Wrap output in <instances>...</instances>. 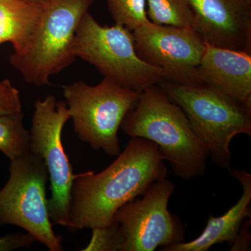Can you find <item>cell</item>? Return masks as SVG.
<instances>
[{
	"instance_id": "cell-19",
	"label": "cell",
	"mask_w": 251,
	"mask_h": 251,
	"mask_svg": "<svg viewBox=\"0 0 251 251\" xmlns=\"http://www.w3.org/2000/svg\"><path fill=\"white\" fill-rule=\"evenodd\" d=\"M22 111L19 90L9 79L0 81V115Z\"/></svg>"
},
{
	"instance_id": "cell-12",
	"label": "cell",
	"mask_w": 251,
	"mask_h": 251,
	"mask_svg": "<svg viewBox=\"0 0 251 251\" xmlns=\"http://www.w3.org/2000/svg\"><path fill=\"white\" fill-rule=\"evenodd\" d=\"M198 72L203 83L251 105V53L206 44Z\"/></svg>"
},
{
	"instance_id": "cell-21",
	"label": "cell",
	"mask_w": 251,
	"mask_h": 251,
	"mask_svg": "<svg viewBox=\"0 0 251 251\" xmlns=\"http://www.w3.org/2000/svg\"><path fill=\"white\" fill-rule=\"evenodd\" d=\"M251 218L244 220L231 251H248L251 247Z\"/></svg>"
},
{
	"instance_id": "cell-4",
	"label": "cell",
	"mask_w": 251,
	"mask_h": 251,
	"mask_svg": "<svg viewBox=\"0 0 251 251\" xmlns=\"http://www.w3.org/2000/svg\"><path fill=\"white\" fill-rule=\"evenodd\" d=\"M95 0H46L27 49L10 62L28 83L50 85V77L75 61L74 37L81 19Z\"/></svg>"
},
{
	"instance_id": "cell-13",
	"label": "cell",
	"mask_w": 251,
	"mask_h": 251,
	"mask_svg": "<svg viewBox=\"0 0 251 251\" xmlns=\"http://www.w3.org/2000/svg\"><path fill=\"white\" fill-rule=\"evenodd\" d=\"M242 185L243 193L238 202L219 217L211 215L205 229L191 242L174 244L162 251H206L218 244H233L244 220L251 218V175L245 170H229Z\"/></svg>"
},
{
	"instance_id": "cell-3",
	"label": "cell",
	"mask_w": 251,
	"mask_h": 251,
	"mask_svg": "<svg viewBox=\"0 0 251 251\" xmlns=\"http://www.w3.org/2000/svg\"><path fill=\"white\" fill-rule=\"evenodd\" d=\"M158 85L182 109L212 161L230 169L229 145L234 137L251 136V105L206 84L184 85L162 80Z\"/></svg>"
},
{
	"instance_id": "cell-18",
	"label": "cell",
	"mask_w": 251,
	"mask_h": 251,
	"mask_svg": "<svg viewBox=\"0 0 251 251\" xmlns=\"http://www.w3.org/2000/svg\"><path fill=\"white\" fill-rule=\"evenodd\" d=\"M92 237L82 251H120L123 237L120 226L113 222L110 226L92 229Z\"/></svg>"
},
{
	"instance_id": "cell-7",
	"label": "cell",
	"mask_w": 251,
	"mask_h": 251,
	"mask_svg": "<svg viewBox=\"0 0 251 251\" xmlns=\"http://www.w3.org/2000/svg\"><path fill=\"white\" fill-rule=\"evenodd\" d=\"M10 176L0 190V224L18 226L50 251H64L52 229L46 187L49 173L40 156L28 151L11 160Z\"/></svg>"
},
{
	"instance_id": "cell-14",
	"label": "cell",
	"mask_w": 251,
	"mask_h": 251,
	"mask_svg": "<svg viewBox=\"0 0 251 251\" xmlns=\"http://www.w3.org/2000/svg\"><path fill=\"white\" fill-rule=\"evenodd\" d=\"M44 4L29 0H0V44L9 42L14 54L27 49L39 24Z\"/></svg>"
},
{
	"instance_id": "cell-17",
	"label": "cell",
	"mask_w": 251,
	"mask_h": 251,
	"mask_svg": "<svg viewBox=\"0 0 251 251\" xmlns=\"http://www.w3.org/2000/svg\"><path fill=\"white\" fill-rule=\"evenodd\" d=\"M115 24L133 31L151 22L146 11L147 0H106Z\"/></svg>"
},
{
	"instance_id": "cell-10",
	"label": "cell",
	"mask_w": 251,
	"mask_h": 251,
	"mask_svg": "<svg viewBox=\"0 0 251 251\" xmlns=\"http://www.w3.org/2000/svg\"><path fill=\"white\" fill-rule=\"evenodd\" d=\"M138 57L163 72V80L179 85L203 83L198 67L206 44L193 28L150 22L132 31Z\"/></svg>"
},
{
	"instance_id": "cell-9",
	"label": "cell",
	"mask_w": 251,
	"mask_h": 251,
	"mask_svg": "<svg viewBox=\"0 0 251 251\" xmlns=\"http://www.w3.org/2000/svg\"><path fill=\"white\" fill-rule=\"evenodd\" d=\"M174 191L173 182L160 180L117 209L113 221L123 237L120 251H153L184 242L182 224L168 208Z\"/></svg>"
},
{
	"instance_id": "cell-15",
	"label": "cell",
	"mask_w": 251,
	"mask_h": 251,
	"mask_svg": "<svg viewBox=\"0 0 251 251\" xmlns=\"http://www.w3.org/2000/svg\"><path fill=\"white\" fill-rule=\"evenodd\" d=\"M22 111L0 115V151L10 160L29 151L30 133L23 125Z\"/></svg>"
},
{
	"instance_id": "cell-11",
	"label": "cell",
	"mask_w": 251,
	"mask_h": 251,
	"mask_svg": "<svg viewBox=\"0 0 251 251\" xmlns=\"http://www.w3.org/2000/svg\"><path fill=\"white\" fill-rule=\"evenodd\" d=\"M204 43L251 53V0H188Z\"/></svg>"
},
{
	"instance_id": "cell-8",
	"label": "cell",
	"mask_w": 251,
	"mask_h": 251,
	"mask_svg": "<svg viewBox=\"0 0 251 251\" xmlns=\"http://www.w3.org/2000/svg\"><path fill=\"white\" fill-rule=\"evenodd\" d=\"M70 119L66 101H57L53 95L38 100L34 105L29 145V151L42 158L49 173L50 219L52 224L67 227L73 184L80 175L73 172L62 141L63 128Z\"/></svg>"
},
{
	"instance_id": "cell-16",
	"label": "cell",
	"mask_w": 251,
	"mask_h": 251,
	"mask_svg": "<svg viewBox=\"0 0 251 251\" xmlns=\"http://www.w3.org/2000/svg\"><path fill=\"white\" fill-rule=\"evenodd\" d=\"M151 23L163 25L192 28L193 13L188 0H147Z\"/></svg>"
},
{
	"instance_id": "cell-20",
	"label": "cell",
	"mask_w": 251,
	"mask_h": 251,
	"mask_svg": "<svg viewBox=\"0 0 251 251\" xmlns=\"http://www.w3.org/2000/svg\"><path fill=\"white\" fill-rule=\"evenodd\" d=\"M35 239L29 234H8L0 238V251L17 250L20 249H28L32 245Z\"/></svg>"
},
{
	"instance_id": "cell-6",
	"label": "cell",
	"mask_w": 251,
	"mask_h": 251,
	"mask_svg": "<svg viewBox=\"0 0 251 251\" xmlns=\"http://www.w3.org/2000/svg\"><path fill=\"white\" fill-rule=\"evenodd\" d=\"M73 52L126 88L141 92L163 80L161 69L138 57L131 31L117 24L103 27L89 11L77 28Z\"/></svg>"
},
{
	"instance_id": "cell-1",
	"label": "cell",
	"mask_w": 251,
	"mask_h": 251,
	"mask_svg": "<svg viewBox=\"0 0 251 251\" xmlns=\"http://www.w3.org/2000/svg\"><path fill=\"white\" fill-rule=\"evenodd\" d=\"M156 144L131 138L126 148L103 171L80 174L71 193V231L111 225L119 208L140 197L151 185L166 179L167 168Z\"/></svg>"
},
{
	"instance_id": "cell-2",
	"label": "cell",
	"mask_w": 251,
	"mask_h": 251,
	"mask_svg": "<svg viewBox=\"0 0 251 251\" xmlns=\"http://www.w3.org/2000/svg\"><path fill=\"white\" fill-rule=\"evenodd\" d=\"M120 127L130 138L156 144L163 160L181 179L189 180L205 173L207 148L195 134L182 109L158 84L140 92L138 103Z\"/></svg>"
},
{
	"instance_id": "cell-5",
	"label": "cell",
	"mask_w": 251,
	"mask_h": 251,
	"mask_svg": "<svg viewBox=\"0 0 251 251\" xmlns=\"http://www.w3.org/2000/svg\"><path fill=\"white\" fill-rule=\"evenodd\" d=\"M63 95L77 138L111 156L121 151L118 131L140 92L104 77L97 85L83 81L63 86Z\"/></svg>"
},
{
	"instance_id": "cell-22",
	"label": "cell",
	"mask_w": 251,
	"mask_h": 251,
	"mask_svg": "<svg viewBox=\"0 0 251 251\" xmlns=\"http://www.w3.org/2000/svg\"><path fill=\"white\" fill-rule=\"evenodd\" d=\"M29 1H34V2L41 3L44 4L46 0H29Z\"/></svg>"
}]
</instances>
